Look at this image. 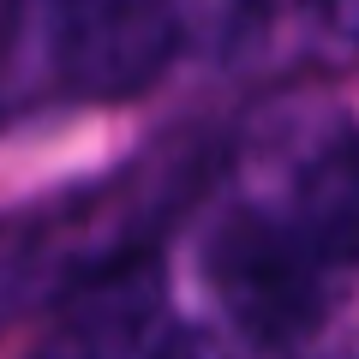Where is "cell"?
Here are the masks:
<instances>
[{
    "mask_svg": "<svg viewBox=\"0 0 359 359\" xmlns=\"http://www.w3.org/2000/svg\"><path fill=\"white\" fill-rule=\"evenodd\" d=\"M318 13L330 18V30H341V36L359 42V0H318Z\"/></svg>",
    "mask_w": 359,
    "mask_h": 359,
    "instance_id": "obj_6",
    "label": "cell"
},
{
    "mask_svg": "<svg viewBox=\"0 0 359 359\" xmlns=\"http://www.w3.org/2000/svg\"><path fill=\"white\" fill-rule=\"evenodd\" d=\"M13 18H18V0H0V42H6V30H13Z\"/></svg>",
    "mask_w": 359,
    "mask_h": 359,
    "instance_id": "obj_7",
    "label": "cell"
},
{
    "mask_svg": "<svg viewBox=\"0 0 359 359\" xmlns=\"http://www.w3.org/2000/svg\"><path fill=\"white\" fill-rule=\"evenodd\" d=\"M335 276H341V264H330L306 233L287 228L264 204L233 210L204 245V282L222 318L245 341L264 347L299 341L318 330L335 299Z\"/></svg>",
    "mask_w": 359,
    "mask_h": 359,
    "instance_id": "obj_1",
    "label": "cell"
},
{
    "mask_svg": "<svg viewBox=\"0 0 359 359\" xmlns=\"http://www.w3.org/2000/svg\"><path fill=\"white\" fill-rule=\"evenodd\" d=\"M269 13H276V0H180L186 42H198L210 54H233L240 42H252Z\"/></svg>",
    "mask_w": 359,
    "mask_h": 359,
    "instance_id": "obj_5",
    "label": "cell"
},
{
    "mask_svg": "<svg viewBox=\"0 0 359 359\" xmlns=\"http://www.w3.org/2000/svg\"><path fill=\"white\" fill-rule=\"evenodd\" d=\"M186 42L180 0H48V54L72 96L126 102Z\"/></svg>",
    "mask_w": 359,
    "mask_h": 359,
    "instance_id": "obj_2",
    "label": "cell"
},
{
    "mask_svg": "<svg viewBox=\"0 0 359 359\" xmlns=\"http://www.w3.org/2000/svg\"><path fill=\"white\" fill-rule=\"evenodd\" d=\"M264 210L299 228L330 264H359V138L347 126H323L287 150L276 186L257 198Z\"/></svg>",
    "mask_w": 359,
    "mask_h": 359,
    "instance_id": "obj_3",
    "label": "cell"
},
{
    "mask_svg": "<svg viewBox=\"0 0 359 359\" xmlns=\"http://www.w3.org/2000/svg\"><path fill=\"white\" fill-rule=\"evenodd\" d=\"M168 323V282L150 257H120L78 287L66 330L84 347H150Z\"/></svg>",
    "mask_w": 359,
    "mask_h": 359,
    "instance_id": "obj_4",
    "label": "cell"
}]
</instances>
